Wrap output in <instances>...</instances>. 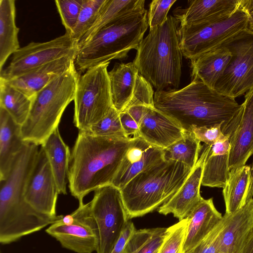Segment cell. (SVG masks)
Segmentation results:
<instances>
[{"instance_id": "obj_1", "label": "cell", "mask_w": 253, "mask_h": 253, "mask_svg": "<svg viewBox=\"0 0 253 253\" xmlns=\"http://www.w3.org/2000/svg\"><path fill=\"white\" fill-rule=\"evenodd\" d=\"M133 139L94 136L79 130L68 172L70 191L79 204L90 192L112 184Z\"/></svg>"}, {"instance_id": "obj_2", "label": "cell", "mask_w": 253, "mask_h": 253, "mask_svg": "<svg viewBox=\"0 0 253 253\" xmlns=\"http://www.w3.org/2000/svg\"><path fill=\"white\" fill-rule=\"evenodd\" d=\"M154 102L157 109L185 130L192 126L225 125L241 107L235 98L218 92L196 78L180 89L156 91Z\"/></svg>"}, {"instance_id": "obj_3", "label": "cell", "mask_w": 253, "mask_h": 253, "mask_svg": "<svg viewBox=\"0 0 253 253\" xmlns=\"http://www.w3.org/2000/svg\"><path fill=\"white\" fill-rule=\"evenodd\" d=\"M178 24L174 16H168L162 25L149 30L136 49L133 63L156 91L180 84L183 54Z\"/></svg>"}, {"instance_id": "obj_4", "label": "cell", "mask_w": 253, "mask_h": 253, "mask_svg": "<svg viewBox=\"0 0 253 253\" xmlns=\"http://www.w3.org/2000/svg\"><path fill=\"white\" fill-rule=\"evenodd\" d=\"M147 10L137 9L110 23L77 51L75 65L78 71L87 70L113 59L127 58L137 49L148 27Z\"/></svg>"}, {"instance_id": "obj_5", "label": "cell", "mask_w": 253, "mask_h": 253, "mask_svg": "<svg viewBox=\"0 0 253 253\" xmlns=\"http://www.w3.org/2000/svg\"><path fill=\"white\" fill-rule=\"evenodd\" d=\"M193 169L165 159L137 174L121 189L129 219L158 209L181 188Z\"/></svg>"}, {"instance_id": "obj_6", "label": "cell", "mask_w": 253, "mask_h": 253, "mask_svg": "<svg viewBox=\"0 0 253 253\" xmlns=\"http://www.w3.org/2000/svg\"><path fill=\"white\" fill-rule=\"evenodd\" d=\"M80 76L74 64L34 96L29 116L21 126L24 142L41 146L58 127L65 109L74 101Z\"/></svg>"}, {"instance_id": "obj_7", "label": "cell", "mask_w": 253, "mask_h": 253, "mask_svg": "<svg viewBox=\"0 0 253 253\" xmlns=\"http://www.w3.org/2000/svg\"><path fill=\"white\" fill-rule=\"evenodd\" d=\"M109 63L91 68L79 78L74 99L73 123L79 130L89 129L113 107L107 70Z\"/></svg>"}, {"instance_id": "obj_8", "label": "cell", "mask_w": 253, "mask_h": 253, "mask_svg": "<svg viewBox=\"0 0 253 253\" xmlns=\"http://www.w3.org/2000/svg\"><path fill=\"white\" fill-rule=\"evenodd\" d=\"M248 24V16L239 5L227 18L179 27L180 46L183 56L191 60L218 48L247 29Z\"/></svg>"}, {"instance_id": "obj_9", "label": "cell", "mask_w": 253, "mask_h": 253, "mask_svg": "<svg viewBox=\"0 0 253 253\" xmlns=\"http://www.w3.org/2000/svg\"><path fill=\"white\" fill-rule=\"evenodd\" d=\"M94 191L90 205L98 232L96 253H111L129 219L120 188L111 183Z\"/></svg>"}, {"instance_id": "obj_10", "label": "cell", "mask_w": 253, "mask_h": 253, "mask_svg": "<svg viewBox=\"0 0 253 253\" xmlns=\"http://www.w3.org/2000/svg\"><path fill=\"white\" fill-rule=\"evenodd\" d=\"M220 46L232 57L214 89L233 98L253 89V32L244 29Z\"/></svg>"}, {"instance_id": "obj_11", "label": "cell", "mask_w": 253, "mask_h": 253, "mask_svg": "<svg viewBox=\"0 0 253 253\" xmlns=\"http://www.w3.org/2000/svg\"><path fill=\"white\" fill-rule=\"evenodd\" d=\"M62 247L77 253H92L98 246V232L90 202L79 204L71 213L59 215L45 230Z\"/></svg>"}, {"instance_id": "obj_12", "label": "cell", "mask_w": 253, "mask_h": 253, "mask_svg": "<svg viewBox=\"0 0 253 253\" xmlns=\"http://www.w3.org/2000/svg\"><path fill=\"white\" fill-rule=\"evenodd\" d=\"M77 51V42L67 32L48 42H31L13 54L9 65L0 72V78L11 80Z\"/></svg>"}, {"instance_id": "obj_13", "label": "cell", "mask_w": 253, "mask_h": 253, "mask_svg": "<svg viewBox=\"0 0 253 253\" xmlns=\"http://www.w3.org/2000/svg\"><path fill=\"white\" fill-rule=\"evenodd\" d=\"M59 194L48 159L44 149L41 147L26 185L25 200L37 211L56 217Z\"/></svg>"}, {"instance_id": "obj_14", "label": "cell", "mask_w": 253, "mask_h": 253, "mask_svg": "<svg viewBox=\"0 0 253 253\" xmlns=\"http://www.w3.org/2000/svg\"><path fill=\"white\" fill-rule=\"evenodd\" d=\"M221 130L230 142L229 169L245 165L253 155V89L246 93L240 109Z\"/></svg>"}, {"instance_id": "obj_15", "label": "cell", "mask_w": 253, "mask_h": 253, "mask_svg": "<svg viewBox=\"0 0 253 253\" xmlns=\"http://www.w3.org/2000/svg\"><path fill=\"white\" fill-rule=\"evenodd\" d=\"M133 138L112 182L120 189L141 172L165 160L163 149L140 136Z\"/></svg>"}, {"instance_id": "obj_16", "label": "cell", "mask_w": 253, "mask_h": 253, "mask_svg": "<svg viewBox=\"0 0 253 253\" xmlns=\"http://www.w3.org/2000/svg\"><path fill=\"white\" fill-rule=\"evenodd\" d=\"M223 216L220 253H241L253 235V198L240 209Z\"/></svg>"}, {"instance_id": "obj_17", "label": "cell", "mask_w": 253, "mask_h": 253, "mask_svg": "<svg viewBox=\"0 0 253 253\" xmlns=\"http://www.w3.org/2000/svg\"><path fill=\"white\" fill-rule=\"evenodd\" d=\"M205 156L206 150L203 145L199 159L191 173L181 188L158 209L160 213H172L179 220H183L203 199L200 187Z\"/></svg>"}, {"instance_id": "obj_18", "label": "cell", "mask_w": 253, "mask_h": 253, "mask_svg": "<svg viewBox=\"0 0 253 253\" xmlns=\"http://www.w3.org/2000/svg\"><path fill=\"white\" fill-rule=\"evenodd\" d=\"M185 131L178 123L155 106L147 107L139 125V136L162 149L181 139Z\"/></svg>"}, {"instance_id": "obj_19", "label": "cell", "mask_w": 253, "mask_h": 253, "mask_svg": "<svg viewBox=\"0 0 253 253\" xmlns=\"http://www.w3.org/2000/svg\"><path fill=\"white\" fill-rule=\"evenodd\" d=\"M76 56V54H73L63 57L25 75L5 81L28 97L33 98L41 89L74 65Z\"/></svg>"}, {"instance_id": "obj_20", "label": "cell", "mask_w": 253, "mask_h": 253, "mask_svg": "<svg viewBox=\"0 0 253 253\" xmlns=\"http://www.w3.org/2000/svg\"><path fill=\"white\" fill-rule=\"evenodd\" d=\"M223 215L215 208L212 198L201 201L186 217L188 220L182 253L192 249L220 223Z\"/></svg>"}, {"instance_id": "obj_21", "label": "cell", "mask_w": 253, "mask_h": 253, "mask_svg": "<svg viewBox=\"0 0 253 253\" xmlns=\"http://www.w3.org/2000/svg\"><path fill=\"white\" fill-rule=\"evenodd\" d=\"M189 2L185 8L175 12L179 27L227 18L240 5V0H194Z\"/></svg>"}, {"instance_id": "obj_22", "label": "cell", "mask_w": 253, "mask_h": 253, "mask_svg": "<svg viewBox=\"0 0 253 253\" xmlns=\"http://www.w3.org/2000/svg\"><path fill=\"white\" fill-rule=\"evenodd\" d=\"M222 195L225 213L240 209L253 198V171L252 167L243 165L230 169Z\"/></svg>"}, {"instance_id": "obj_23", "label": "cell", "mask_w": 253, "mask_h": 253, "mask_svg": "<svg viewBox=\"0 0 253 253\" xmlns=\"http://www.w3.org/2000/svg\"><path fill=\"white\" fill-rule=\"evenodd\" d=\"M206 150L202 185L223 188L229 173L230 145L228 137L209 146L204 144Z\"/></svg>"}, {"instance_id": "obj_24", "label": "cell", "mask_w": 253, "mask_h": 253, "mask_svg": "<svg viewBox=\"0 0 253 253\" xmlns=\"http://www.w3.org/2000/svg\"><path fill=\"white\" fill-rule=\"evenodd\" d=\"M25 143L21 137V126L0 107V181L7 177Z\"/></svg>"}, {"instance_id": "obj_25", "label": "cell", "mask_w": 253, "mask_h": 253, "mask_svg": "<svg viewBox=\"0 0 253 253\" xmlns=\"http://www.w3.org/2000/svg\"><path fill=\"white\" fill-rule=\"evenodd\" d=\"M139 73L132 62L116 63L108 72L113 107L124 111L132 99Z\"/></svg>"}, {"instance_id": "obj_26", "label": "cell", "mask_w": 253, "mask_h": 253, "mask_svg": "<svg viewBox=\"0 0 253 253\" xmlns=\"http://www.w3.org/2000/svg\"><path fill=\"white\" fill-rule=\"evenodd\" d=\"M232 57L229 49L219 46L191 60V76L211 88L223 74Z\"/></svg>"}, {"instance_id": "obj_27", "label": "cell", "mask_w": 253, "mask_h": 253, "mask_svg": "<svg viewBox=\"0 0 253 253\" xmlns=\"http://www.w3.org/2000/svg\"><path fill=\"white\" fill-rule=\"evenodd\" d=\"M44 149L56 182L59 194H67L71 153L57 127L41 145Z\"/></svg>"}, {"instance_id": "obj_28", "label": "cell", "mask_w": 253, "mask_h": 253, "mask_svg": "<svg viewBox=\"0 0 253 253\" xmlns=\"http://www.w3.org/2000/svg\"><path fill=\"white\" fill-rule=\"evenodd\" d=\"M14 0H0V72L9 56L20 47Z\"/></svg>"}, {"instance_id": "obj_29", "label": "cell", "mask_w": 253, "mask_h": 253, "mask_svg": "<svg viewBox=\"0 0 253 253\" xmlns=\"http://www.w3.org/2000/svg\"><path fill=\"white\" fill-rule=\"evenodd\" d=\"M144 0H106L94 23L78 42L77 50L116 19L137 9L144 8Z\"/></svg>"}, {"instance_id": "obj_30", "label": "cell", "mask_w": 253, "mask_h": 253, "mask_svg": "<svg viewBox=\"0 0 253 253\" xmlns=\"http://www.w3.org/2000/svg\"><path fill=\"white\" fill-rule=\"evenodd\" d=\"M33 98L19 91L0 78V107L5 110L14 121L21 126L26 121Z\"/></svg>"}, {"instance_id": "obj_31", "label": "cell", "mask_w": 253, "mask_h": 253, "mask_svg": "<svg viewBox=\"0 0 253 253\" xmlns=\"http://www.w3.org/2000/svg\"><path fill=\"white\" fill-rule=\"evenodd\" d=\"M202 145L191 130H185L183 137L163 149L164 158L182 163L194 169L199 158Z\"/></svg>"}, {"instance_id": "obj_32", "label": "cell", "mask_w": 253, "mask_h": 253, "mask_svg": "<svg viewBox=\"0 0 253 253\" xmlns=\"http://www.w3.org/2000/svg\"><path fill=\"white\" fill-rule=\"evenodd\" d=\"M106 0H84L76 25L71 34L77 42L91 27Z\"/></svg>"}, {"instance_id": "obj_33", "label": "cell", "mask_w": 253, "mask_h": 253, "mask_svg": "<svg viewBox=\"0 0 253 253\" xmlns=\"http://www.w3.org/2000/svg\"><path fill=\"white\" fill-rule=\"evenodd\" d=\"M81 131L94 136L128 138L123 130L120 113L114 107L99 122L89 129Z\"/></svg>"}, {"instance_id": "obj_34", "label": "cell", "mask_w": 253, "mask_h": 253, "mask_svg": "<svg viewBox=\"0 0 253 253\" xmlns=\"http://www.w3.org/2000/svg\"><path fill=\"white\" fill-rule=\"evenodd\" d=\"M187 223L186 218L167 228L165 239L158 253H182Z\"/></svg>"}, {"instance_id": "obj_35", "label": "cell", "mask_w": 253, "mask_h": 253, "mask_svg": "<svg viewBox=\"0 0 253 253\" xmlns=\"http://www.w3.org/2000/svg\"><path fill=\"white\" fill-rule=\"evenodd\" d=\"M84 0H56L55 2L67 33L72 34Z\"/></svg>"}, {"instance_id": "obj_36", "label": "cell", "mask_w": 253, "mask_h": 253, "mask_svg": "<svg viewBox=\"0 0 253 253\" xmlns=\"http://www.w3.org/2000/svg\"><path fill=\"white\" fill-rule=\"evenodd\" d=\"M176 0H154L149 5L147 20L150 30L162 25L168 18L169 11Z\"/></svg>"}, {"instance_id": "obj_37", "label": "cell", "mask_w": 253, "mask_h": 253, "mask_svg": "<svg viewBox=\"0 0 253 253\" xmlns=\"http://www.w3.org/2000/svg\"><path fill=\"white\" fill-rule=\"evenodd\" d=\"M154 95L152 85L139 74L132 99L126 109L134 105L154 106Z\"/></svg>"}, {"instance_id": "obj_38", "label": "cell", "mask_w": 253, "mask_h": 253, "mask_svg": "<svg viewBox=\"0 0 253 253\" xmlns=\"http://www.w3.org/2000/svg\"><path fill=\"white\" fill-rule=\"evenodd\" d=\"M222 124H217L211 126H192L190 128L196 138L205 144L211 146L216 142L228 138L222 132Z\"/></svg>"}, {"instance_id": "obj_39", "label": "cell", "mask_w": 253, "mask_h": 253, "mask_svg": "<svg viewBox=\"0 0 253 253\" xmlns=\"http://www.w3.org/2000/svg\"><path fill=\"white\" fill-rule=\"evenodd\" d=\"M224 224V218L215 228L200 243L185 253H220L219 236Z\"/></svg>"}, {"instance_id": "obj_40", "label": "cell", "mask_w": 253, "mask_h": 253, "mask_svg": "<svg viewBox=\"0 0 253 253\" xmlns=\"http://www.w3.org/2000/svg\"><path fill=\"white\" fill-rule=\"evenodd\" d=\"M158 228L136 230L128 241L124 253H137L151 239Z\"/></svg>"}, {"instance_id": "obj_41", "label": "cell", "mask_w": 253, "mask_h": 253, "mask_svg": "<svg viewBox=\"0 0 253 253\" xmlns=\"http://www.w3.org/2000/svg\"><path fill=\"white\" fill-rule=\"evenodd\" d=\"M166 228L158 227L153 236L137 253H158L166 234Z\"/></svg>"}, {"instance_id": "obj_42", "label": "cell", "mask_w": 253, "mask_h": 253, "mask_svg": "<svg viewBox=\"0 0 253 253\" xmlns=\"http://www.w3.org/2000/svg\"><path fill=\"white\" fill-rule=\"evenodd\" d=\"M135 230L133 223L129 220L111 253H124L126 246Z\"/></svg>"}, {"instance_id": "obj_43", "label": "cell", "mask_w": 253, "mask_h": 253, "mask_svg": "<svg viewBox=\"0 0 253 253\" xmlns=\"http://www.w3.org/2000/svg\"><path fill=\"white\" fill-rule=\"evenodd\" d=\"M121 122L126 135L128 137L139 136V125L126 112L120 113Z\"/></svg>"}, {"instance_id": "obj_44", "label": "cell", "mask_w": 253, "mask_h": 253, "mask_svg": "<svg viewBox=\"0 0 253 253\" xmlns=\"http://www.w3.org/2000/svg\"><path fill=\"white\" fill-rule=\"evenodd\" d=\"M147 107L148 106L142 105H134L128 107L124 111H126L139 125Z\"/></svg>"}, {"instance_id": "obj_45", "label": "cell", "mask_w": 253, "mask_h": 253, "mask_svg": "<svg viewBox=\"0 0 253 253\" xmlns=\"http://www.w3.org/2000/svg\"><path fill=\"white\" fill-rule=\"evenodd\" d=\"M240 6L248 17L247 29L253 32V0H240Z\"/></svg>"}, {"instance_id": "obj_46", "label": "cell", "mask_w": 253, "mask_h": 253, "mask_svg": "<svg viewBox=\"0 0 253 253\" xmlns=\"http://www.w3.org/2000/svg\"><path fill=\"white\" fill-rule=\"evenodd\" d=\"M241 253H253V235L243 249Z\"/></svg>"}, {"instance_id": "obj_47", "label": "cell", "mask_w": 253, "mask_h": 253, "mask_svg": "<svg viewBox=\"0 0 253 253\" xmlns=\"http://www.w3.org/2000/svg\"><path fill=\"white\" fill-rule=\"evenodd\" d=\"M252 169L253 171V160L252 165Z\"/></svg>"}, {"instance_id": "obj_48", "label": "cell", "mask_w": 253, "mask_h": 253, "mask_svg": "<svg viewBox=\"0 0 253 253\" xmlns=\"http://www.w3.org/2000/svg\"></svg>"}]
</instances>
